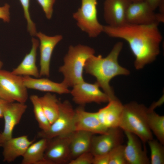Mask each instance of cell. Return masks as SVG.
<instances>
[{
  "label": "cell",
  "instance_id": "10",
  "mask_svg": "<svg viewBox=\"0 0 164 164\" xmlns=\"http://www.w3.org/2000/svg\"><path fill=\"white\" fill-rule=\"evenodd\" d=\"M73 87L70 93L74 102L80 105H84L92 102L101 104L109 101L108 96L100 90V87L96 82L93 84L84 80Z\"/></svg>",
  "mask_w": 164,
  "mask_h": 164
},
{
  "label": "cell",
  "instance_id": "15",
  "mask_svg": "<svg viewBox=\"0 0 164 164\" xmlns=\"http://www.w3.org/2000/svg\"><path fill=\"white\" fill-rule=\"evenodd\" d=\"M74 127L75 131H83L93 134L106 133L108 129L100 121L96 112L85 111L82 107L75 110Z\"/></svg>",
  "mask_w": 164,
  "mask_h": 164
},
{
  "label": "cell",
  "instance_id": "28",
  "mask_svg": "<svg viewBox=\"0 0 164 164\" xmlns=\"http://www.w3.org/2000/svg\"><path fill=\"white\" fill-rule=\"evenodd\" d=\"M22 6L24 16L27 22V29L30 35L36 36V33L35 24L33 22L31 17L29 7L30 0H19Z\"/></svg>",
  "mask_w": 164,
  "mask_h": 164
},
{
  "label": "cell",
  "instance_id": "27",
  "mask_svg": "<svg viewBox=\"0 0 164 164\" xmlns=\"http://www.w3.org/2000/svg\"><path fill=\"white\" fill-rule=\"evenodd\" d=\"M125 146L119 145L108 153V164H128L125 153Z\"/></svg>",
  "mask_w": 164,
  "mask_h": 164
},
{
  "label": "cell",
  "instance_id": "36",
  "mask_svg": "<svg viewBox=\"0 0 164 164\" xmlns=\"http://www.w3.org/2000/svg\"><path fill=\"white\" fill-rule=\"evenodd\" d=\"M3 65V62L0 60V69H2Z\"/></svg>",
  "mask_w": 164,
  "mask_h": 164
},
{
  "label": "cell",
  "instance_id": "30",
  "mask_svg": "<svg viewBox=\"0 0 164 164\" xmlns=\"http://www.w3.org/2000/svg\"><path fill=\"white\" fill-rule=\"evenodd\" d=\"M41 7L46 18L50 19L53 12V6L56 0H36Z\"/></svg>",
  "mask_w": 164,
  "mask_h": 164
},
{
  "label": "cell",
  "instance_id": "34",
  "mask_svg": "<svg viewBox=\"0 0 164 164\" xmlns=\"http://www.w3.org/2000/svg\"><path fill=\"white\" fill-rule=\"evenodd\" d=\"M9 102L0 98V118H3L4 111Z\"/></svg>",
  "mask_w": 164,
  "mask_h": 164
},
{
  "label": "cell",
  "instance_id": "11",
  "mask_svg": "<svg viewBox=\"0 0 164 164\" xmlns=\"http://www.w3.org/2000/svg\"><path fill=\"white\" fill-rule=\"evenodd\" d=\"M122 130L119 127L108 128L107 132L98 135H93L91 152L93 155L108 153L123 141Z\"/></svg>",
  "mask_w": 164,
  "mask_h": 164
},
{
  "label": "cell",
  "instance_id": "21",
  "mask_svg": "<svg viewBox=\"0 0 164 164\" xmlns=\"http://www.w3.org/2000/svg\"><path fill=\"white\" fill-rule=\"evenodd\" d=\"M94 135L83 131H75L73 132L70 143L71 160L82 154L90 151Z\"/></svg>",
  "mask_w": 164,
  "mask_h": 164
},
{
  "label": "cell",
  "instance_id": "29",
  "mask_svg": "<svg viewBox=\"0 0 164 164\" xmlns=\"http://www.w3.org/2000/svg\"><path fill=\"white\" fill-rule=\"evenodd\" d=\"M94 157L91 151L87 152L71 160L69 164H93Z\"/></svg>",
  "mask_w": 164,
  "mask_h": 164
},
{
  "label": "cell",
  "instance_id": "5",
  "mask_svg": "<svg viewBox=\"0 0 164 164\" xmlns=\"http://www.w3.org/2000/svg\"><path fill=\"white\" fill-rule=\"evenodd\" d=\"M28 97L23 76L0 69V98L10 102L25 103Z\"/></svg>",
  "mask_w": 164,
  "mask_h": 164
},
{
  "label": "cell",
  "instance_id": "2",
  "mask_svg": "<svg viewBox=\"0 0 164 164\" xmlns=\"http://www.w3.org/2000/svg\"><path fill=\"white\" fill-rule=\"evenodd\" d=\"M123 43H116L109 54L105 57L94 54L87 60L84 67L86 73L94 77L96 82L108 96L109 101L117 98L110 85V80L119 75H127L130 72L118 63V58L122 49Z\"/></svg>",
  "mask_w": 164,
  "mask_h": 164
},
{
  "label": "cell",
  "instance_id": "17",
  "mask_svg": "<svg viewBox=\"0 0 164 164\" xmlns=\"http://www.w3.org/2000/svg\"><path fill=\"white\" fill-rule=\"evenodd\" d=\"M127 137V144L125 153L128 164H149L150 160L145 149H143L138 137L135 134L125 132Z\"/></svg>",
  "mask_w": 164,
  "mask_h": 164
},
{
  "label": "cell",
  "instance_id": "23",
  "mask_svg": "<svg viewBox=\"0 0 164 164\" xmlns=\"http://www.w3.org/2000/svg\"><path fill=\"white\" fill-rule=\"evenodd\" d=\"M39 99L44 113L51 125L59 115L60 101L55 95L50 92L39 97Z\"/></svg>",
  "mask_w": 164,
  "mask_h": 164
},
{
  "label": "cell",
  "instance_id": "13",
  "mask_svg": "<svg viewBox=\"0 0 164 164\" xmlns=\"http://www.w3.org/2000/svg\"><path fill=\"white\" fill-rule=\"evenodd\" d=\"M27 108L25 103L9 102L4 112V126L0 132V143L12 137L13 129L20 122Z\"/></svg>",
  "mask_w": 164,
  "mask_h": 164
},
{
  "label": "cell",
  "instance_id": "3",
  "mask_svg": "<svg viewBox=\"0 0 164 164\" xmlns=\"http://www.w3.org/2000/svg\"><path fill=\"white\" fill-rule=\"evenodd\" d=\"M95 53L93 48L87 46H70L64 58V64L59 69L63 76L62 82L69 87L84 81L83 73L85 63Z\"/></svg>",
  "mask_w": 164,
  "mask_h": 164
},
{
  "label": "cell",
  "instance_id": "22",
  "mask_svg": "<svg viewBox=\"0 0 164 164\" xmlns=\"http://www.w3.org/2000/svg\"><path fill=\"white\" fill-rule=\"evenodd\" d=\"M47 140L40 138L28 148L22 156V164H48L44 158V153Z\"/></svg>",
  "mask_w": 164,
  "mask_h": 164
},
{
  "label": "cell",
  "instance_id": "1",
  "mask_svg": "<svg viewBox=\"0 0 164 164\" xmlns=\"http://www.w3.org/2000/svg\"><path fill=\"white\" fill-rule=\"evenodd\" d=\"M158 25H139L126 23L113 27L103 26V32L109 36L123 39L129 44L135 59L137 69L155 60L160 53L162 39Z\"/></svg>",
  "mask_w": 164,
  "mask_h": 164
},
{
  "label": "cell",
  "instance_id": "18",
  "mask_svg": "<svg viewBox=\"0 0 164 164\" xmlns=\"http://www.w3.org/2000/svg\"><path fill=\"white\" fill-rule=\"evenodd\" d=\"M32 46L30 52L16 68L12 71L14 74L22 76H29L35 78L40 77L39 70L36 64L37 51L39 45V41L32 37Z\"/></svg>",
  "mask_w": 164,
  "mask_h": 164
},
{
  "label": "cell",
  "instance_id": "31",
  "mask_svg": "<svg viewBox=\"0 0 164 164\" xmlns=\"http://www.w3.org/2000/svg\"><path fill=\"white\" fill-rule=\"evenodd\" d=\"M10 6L8 3L0 7V19L5 22L8 23L10 21Z\"/></svg>",
  "mask_w": 164,
  "mask_h": 164
},
{
  "label": "cell",
  "instance_id": "7",
  "mask_svg": "<svg viewBox=\"0 0 164 164\" xmlns=\"http://www.w3.org/2000/svg\"><path fill=\"white\" fill-rule=\"evenodd\" d=\"M81 5L73 14L77 26L90 38H95L103 32V26L97 17V0H81Z\"/></svg>",
  "mask_w": 164,
  "mask_h": 164
},
{
  "label": "cell",
  "instance_id": "9",
  "mask_svg": "<svg viewBox=\"0 0 164 164\" xmlns=\"http://www.w3.org/2000/svg\"><path fill=\"white\" fill-rule=\"evenodd\" d=\"M73 133L47 139L44 156L48 164H69L71 160L70 143Z\"/></svg>",
  "mask_w": 164,
  "mask_h": 164
},
{
  "label": "cell",
  "instance_id": "16",
  "mask_svg": "<svg viewBox=\"0 0 164 164\" xmlns=\"http://www.w3.org/2000/svg\"><path fill=\"white\" fill-rule=\"evenodd\" d=\"M29 140L26 135L13 138L0 143L2 149L3 161L10 163L22 156L29 146L34 142Z\"/></svg>",
  "mask_w": 164,
  "mask_h": 164
},
{
  "label": "cell",
  "instance_id": "20",
  "mask_svg": "<svg viewBox=\"0 0 164 164\" xmlns=\"http://www.w3.org/2000/svg\"><path fill=\"white\" fill-rule=\"evenodd\" d=\"M24 84L28 89L60 94L70 93L68 87L62 82L57 83L48 78L23 77Z\"/></svg>",
  "mask_w": 164,
  "mask_h": 164
},
{
  "label": "cell",
  "instance_id": "8",
  "mask_svg": "<svg viewBox=\"0 0 164 164\" xmlns=\"http://www.w3.org/2000/svg\"><path fill=\"white\" fill-rule=\"evenodd\" d=\"M164 15L156 13L146 1L132 2L126 15V23L139 25H157L164 22Z\"/></svg>",
  "mask_w": 164,
  "mask_h": 164
},
{
  "label": "cell",
  "instance_id": "14",
  "mask_svg": "<svg viewBox=\"0 0 164 164\" xmlns=\"http://www.w3.org/2000/svg\"><path fill=\"white\" fill-rule=\"evenodd\" d=\"M131 2L129 0H105L104 17L107 25L116 27L126 24V12Z\"/></svg>",
  "mask_w": 164,
  "mask_h": 164
},
{
  "label": "cell",
  "instance_id": "24",
  "mask_svg": "<svg viewBox=\"0 0 164 164\" xmlns=\"http://www.w3.org/2000/svg\"><path fill=\"white\" fill-rule=\"evenodd\" d=\"M152 106L148 108L147 121L151 132L156 137L158 141L164 144V116H160L154 111Z\"/></svg>",
  "mask_w": 164,
  "mask_h": 164
},
{
  "label": "cell",
  "instance_id": "12",
  "mask_svg": "<svg viewBox=\"0 0 164 164\" xmlns=\"http://www.w3.org/2000/svg\"><path fill=\"white\" fill-rule=\"evenodd\" d=\"M36 36L39 40L40 77H49L53 51L56 45L63 39V36L60 35L49 36L41 32H37Z\"/></svg>",
  "mask_w": 164,
  "mask_h": 164
},
{
  "label": "cell",
  "instance_id": "35",
  "mask_svg": "<svg viewBox=\"0 0 164 164\" xmlns=\"http://www.w3.org/2000/svg\"><path fill=\"white\" fill-rule=\"evenodd\" d=\"M132 2H136L145 1V0H129Z\"/></svg>",
  "mask_w": 164,
  "mask_h": 164
},
{
  "label": "cell",
  "instance_id": "19",
  "mask_svg": "<svg viewBox=\"0 0 164 164\" xmlns=\"http://www.w3.org/2000/svg\"><path fill=\"white\" fill-rule=\"evenodd\" d=\"M123 105L117 98L109 101L108 104L96 112L102 124L108 129L119 127Z\"/></svg>",
  "mask_w": 164,
  "mask_h": 164
},
{
  "label": "cell",
  "instance_id": "25",
  "mask_svg": "<svg viewBox=\"0 0 164 164\" xmlns=\"http://www.w3.org/2000/svg\"><path fill=\"white\" fill-rule=\"evenodd\" d=\"M33 107L34 116L41 130L46 131L50 128L51 124L46 116L41 105L39 97L32 95L29 97Z\"/></svg>",
  "mask_w": 164,
  "mask_h": 164
},
{
  "label": "cell",
  "instance_id": "32",
  "mask_svg": "<svg viewBox=\"0 0 164 164\" xmlns=\"http://www.w3.org/2000/svg\"><path fill=\"white\" fill-rule=\"evenodd\" d=\"M108 153L94 156L93 164H108Z\"/></svg>",
  "mask_w": 164,
  "mask_h": 164
},
{
  "label": "cell",
  "instance_id": "33",
  "mask_svg": "<svg viewBox=\"0 0 164 164\" xmlns=\"http://www.w3.org/2000/svg\"><path fill=\"white\" fill-rule=\"evenodd\" d=\"M151 8L154 11L157 8H164V0H145Z\"/></svg>",
  "mask_w": 164,
  "mask_h": 164
},
{
  "label": "cell",
  "instance_id": "6",
  "mask_svg": "<svg viewBox=\"0 0 164 164\" xmlns=\"http://www.w3.org/2000/svg\"><path fill=\"white\" fill-rule=\"evenodd\" d=\"M75 110L68 100L60 101L59 114L57 118L48 130L39 132L37 137L48 139L72 133L75 131Z\"/></svg>",
  "mask_w": 164,
  "mask_h": 164
},
{
  "label": "cell",
  "instance_id": "26",
  "mask_svg": "<svg viewBox=\"0 0 164 164\" xmlns=\"http://www.w3.org/2000/svg\"><path fill=\"white\" fill-rule=\"evenodd\" d=\"M151 152V164H164V147L158 141L153 138L148 141Z\"/></svg>",
  "mask_w": 164,
  "mask_h": 164
},
{
  "label": "cell",
  "instance_id": "4",
  "mask_svg": "<svg viewBox=\"0 0 164 164\" xmlns=\"http://www.w3.org/2000/svg\"><path fill=\"white\" fill-rule=\"evenodd\" d=\"M148 108L144 105L131 102L123 105L119 127L133 133L144 143L153 138L148 123Z\"/></svg>",
  "mask_w": 164,
  "mask_h": 164
}]
</instances>
